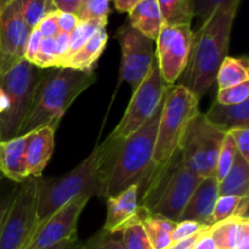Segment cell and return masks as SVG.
Masks as SVG:
<instances>
[{"instance_id": "681fc988", "label": "cell", "mask_w": 249, "mask_h": 249, "mask_svg": "<svg viewBox=\"0 0 249 249\" xmlns=\"http://www.w3.org/2000/svg\"><path fill=\"white\" fill-rule=\"evenodd\" d=\"M114 6L119 12H130L131 9L141 0H113Z\"/></svg>"}, {"instance_id": "f5cc1de1", "label": "cell", "mask_w": 249, "mask_h": 249, "mask_svg": "<svg viewBox=\"0 0 249 249\" xmlns=\"http://www.w3.org/2000/svg\"><path fill=\"white\" fill-rule=\"evenodd\" d=\"M84 1H87V0H84Z\"/></svg>"}, {"instance_id": "7402d4cb", "label": "cell", "mask_w": 249, "mask_h": 249, "mask_svg": "<svg viewBox=\"0 0 249 249\" xmlns=\"http://www.w3.org/2000/svg\"><path fill=\"white\" fill-rule=\"evenodd\" d=\"M219 196H249V162L238 152L232 167L219 182Z\"/></svg>"}, {"instance_id": "44dd1931", "label": "cell", "mask_w": 249, "mask_h": 249, "mask_svg": "<svg viewBox=\"0 0 249 249\" xmlns=\"http://www.w3.org/2000/svg\"><path fill=\"white\" fill-rule=\"evenodd\" d=\"M107 39H108V36H107L106 27L99 28L90 36L89 40L63 65V68H72V70L83 71V72L92 71L96 61L104 53Z\"/></svg>"}, {"instance_id": "d6986e66", "label": "cell", "mask_w": 249, "mask_h": 249, "mask_svg": "<svg viewBox=\"0 0 249 249\" xmlns=\"http://www.w3.org/2000/svg\"><path fill=\"white\" fill-rule=\"evenodd\" d=\"M204 116L226 133L232 129L249 128V100L238 105H221L214 101Z\"/></svg>"}, {"instance_id": "836d02e7", "label": "cell", "mask_w": 249, "mask_h": 249, "mask_svg": "<svg viewBox=\"0 0 249 249\" xmlns=\"http://www.w3.org/2000/svg\"><path fill=\"white\" fill-rule=\"evenodd\" d=\"M34 66L40 70L56 68L55 38H43L39 46V53Z\"/></svg>"}, {"instance_id": "74e56055", "label": "cell", "mask_w": 249, "mask_h": 249, "mask_svg": "<svg viewBox=\"0 0 249 249\" xmlns=\"http://www.w3.org/2000/svg\"><path fill=\"white\" fill-rule=\"evenodd\" d=\"M36 28L40 32L43 38H55L60 33V29H58L57 26V10L51 11L50 14L46 15L41 19L40 23L36 26Z\"/></svg>"}, {"instance_id": "4dcf8cb0", "label": "cell", "mask_w": 249, "mask_h": 249, "mask_svg": "<svg viewBox=\"0 0 249 249\" xmlns=\"http://www.w3.org/2000/svg\"><path fill=\"white\" fill-rule=\"evenodd\" d=\"M111 0H87L83 2L77 16L79 21H101L107 23Z\"/></svg>"}, {"instance_id": "7bdbcfd3", "label": "cell", "mask_w": 249, "mask_h": 249, "mask_svg": "<svg viewBox=\"0 0 249 249\" xmlns=\"http://www.w3.org/2000/svg\"><path fill=\"white\" fill-rule=\"evenodd\" d=\"M53 2L57 11L77 15L84 0H53Z\"/></svg>"}, {"instance_id": "7a4b0ae2", "label": "cell", "mask_w": 249, "mask_h": 249, "mask_svg": "<svg viewBox=\"0 0 249 249\" xmlns=\"http://www.w3.org/2000/svg\"><path fill=\"white\" fill-rule=\"evenodd\" d=\"M116 140L107 136L87 160L62 177L36 180V229L68 203L102 194L106 167Z\"/></svg>"}, {"instance_id": "ba28073f", "label": "cell", "mask_w": 249, "mask_h": 249, "mask_svg": "<svg viewBox=\"0 0 249 249\" xmlns=\"http://www.w3.org/2000/svg\"><path fill=\"white\" fill-rule=\"evenodd\" d=\"M225 134L198 112L187 125L179 146L184 164L198 177H213Z\"/></svg>"}, {"instance_id": "ee69618b", "label": "cell", "mask_w": 249, "mask_h": 249, "mask_svg": "<svg viewBox=\"0 0 249 249\" xmlns=\"http://www.w3.org/2000/svg\"><path fill=\"white\" fill-rule=\"evenodd\" d=\"M209 228H211V226L203 229V230H201L199 232L195 233V235L191 236V237H187L185 238V240L179 241V242H173L167 249H195V246H196L197 241H198L199 238H201L202 236L208 231Z\"/></svg>"}, {"instance_id": "b9f144b4", "label": "cell", "mask_w": 249, "mask_h": 249, "mask_svg": "<svg viewBox=\"0 0 249 249\" xmlns=\"http://www.w3.org/2000/svg\"><path fill=\"white\" fill-rule=\"evenodd\" d=\"M79 23V18L77 15L70 12L57 11V26L61 33L71 34V32Z\"/></svg>"}, {"instance_id": "8d00e7d4", "label": "cell", "mask_w": 249, "mask_h": 249, "mask_svg": "<svg viewBox=\"0 0 249 249\" xmlns=\"http://www.w3.org/2000/svg\"><path fill=\"white\" fill-rule=\"evenodd\" d=\"M228 133L232 136L237 152L249 162V128L232 129Z\"/></svg>"}, {"instance_id": "f546056e", "label": "cell", "mask_w": 249, "mask_h": 249, "mask_svg": "<svg viewBox=\"0 0 249 249\" xmlns=\"http://www.w3.org/2000/svg\"><path fill=\"white\" fill-rule=\"evenodd\" d=\"M236 152H237V150H236L232 136H231L230 133H226L223 143H221L220 152H219L218 156V162H216L215 174H214V177L216 178L219 182L225 178L230 168L232 167Z\"/></svg>"}, {"instance_id": "7dc6e473", "label": "cell", "mask_w": 249, "mask_h": 249, "mask_svg": "<svg viewBox=\"0 0 249 249\" xmlns=\"http://www.w3.org/2000/svg\"><path fill=\"white\" fill-rule=\"evenodd\" d=\"M211 229V228H209ZM209 229L198 241H197L196 246H195V249H218L216 248L215 242L212 238L211 233H209Z\"/></svg>"}, {"instance_id": "277c9868", "label": "cell", "mask_w": 249, "mask_h": 249, "mask_svg": "<svg viewBox=\"0 0 249 249\" xmlns=\"http://www.w3.org/2000/svg\"><path fill=\"white\" fill-rule=\"evenodd\" d=\"M202 178L190 170L178 151L168 162L153 165L138 186V208L145 213L179 221Z\"/></svg>"}, {"instance_id": "e0dca14e", "label": "cell", "mask_w": 249, "mask_h": 249, "mask_svg": "<svg viewBox=\"0 0 249 249\" xmlns=\"http://www.w3.org/2000/svg\"><path fill=\"white\" fill-rule=\"evenodd\" d=\"M29 134L0 142V173L11 181L22 184L29 178L26 152Z\"/></svg>"}, {"instance_id": "5bb4252c", "label": "cell", "mask_w": 249, "mask_h": 249, "mask_svg": "<svg viewBox=\"0 0 249 249\" xmlns=\"http://www.w3.org/2000/svg\"><path fill=\"white\" fill-rule=\"evenodd\" d=\"M89 199L90 197H80L56 212L36 229L26 249H48L77 235L78 220Z\"/></svg>"}, {"instance_id": "cb8c5ba5", "label": "cell", "mask_w": 249, "mask_h": 249, "mask_svg": "<svg viewBox=\"0 0 249 249\" xmlns=\"http://www.w3.org/2000/svg\"><path fill=\"white\" fill-rule=\"evenodd\" d=\"M163 26H191L195 17L194 0H156Z\"/></svg>"}, {"instance_id": "ac0fdd59", "label": "cell", "mask_w": 249, "mask_h": 249, "mask_svg": "<svg viewBox=\"0 0 249 249\" xmlns=\"http://www.w3.org/2000/svg\"><path fill=\"white\" fill-rule=\"evenodd\" d=\"M53 126H43L29 134L26 160L29 178H39L43 174L55 148Z\"/></svg>"}, {"instance_id": "7c38bea8", "label": "cell", "mask_w": 249, "mask_h": 249, "mask_svg": "<svg viewBox=\"0 0 249 249\" xmlns=\"http://www.w3.org/2000/svg\"><path fill=\"white\" fill-rule=\"evenodd\" d=\"M191 26H163L156 39V61L165 84L173 85L184 73L189 60Z\"/></svg>"}, {"instance_id": "d6a6232c", "label": "cell", "mask_w": 249, "mask_h": 249, "mask_svg": "<svg viewBox=\"0 0 249 249\" xmlns=\"http://www.w3.org/2000/svg\"><path fill=\"white\" fill-rule=\"evenodd\" d=\"M242 197L238 196H219L216 201L215 207H214L213 215H212V224L220 223L225 219L233 216L236 208L240 203Z\"/></svg>"}, {"instance_id": "3957f363", "label": "cell", "mask_w": 249, "mask_h": 249, "mask_svg": "<svg viewBox=\"0 0 249 249\" xmlns=\"http://www.w3.org/2000/svg\"><path fill=\"white\" fill-rule=\"evenodd\" d=\"M163 100L151 118L128 138L116 140L108 158L101 197L108 198L145 180L153 168L152 156Z\"/></svg>"}, {"instance_id": "bcb514c9", "label": "cell", "mask_w": 249, "mask_h": 249, "mask_svg": "<svg viewBox=\"0 0 249 249\" xmlns=\"http://www.w3.org/2000/svg\"><path fill=\"white\" fill-rule=\"evenodd\" d=\"M83 246H84V242L78 238V236H73V237L67 238L65 241H61V242L56 243L53 247L48 249H83Z\"/></svg>"}, {"instance_id": "603a6c76", "label": "cell", "mask_w": 249, "mask_h": 249, "mask_svg": "<svg viewBox=\"0 0 249 249\" xmlns=\"http://www.w3.org/2000/svg\"><path fill=\"white\" fill-rule=\"evenodd\" d=\"M138 218L142 223L153 249H167L172 245V233L177 225V221H173L164 216L145 213L139 211V208Z\"/></svg>"}, {"instance_id": "f1b7e54d", "label": "cell", "mask_w": 249, "mask_h": 249, "mask_svg": "<svg viewBox=\"0 0 249 249\" xmlns=\"http://www.w3.org/2000/svg\"><path fill=\"white\" fill-rule=\"evenodd\" d=\"M106 22L101 21H79L74 29L70 34V49H68V55L66 60L63 61L62 66L87 43L90 39V36L95 33L101 27H106Z\"/></svg>"}, {"instance_id": "ffe728a7", "label": "cell", "mask_w": 249, "mask_h": 249, "mask_svg": "<svg viewBox=\"0 0 249 249\" xmlns=\"http://www.w3.org/2000/svg\"><path fill=\"white\" fill-rule=\"evenodd\" d=\"M128 23L147 38L156 41L163 27L162 16L156 0H141L129 12Z\"/></svg>"}, {"instance_id": "4316f807", "label": "cell", "mask_w": 249, "mask_h": 249, "mask_svg": "<svg viewBox=\"0 0 249 249\" xmlns=\"http://www.w3.org/2000/svg\"><path fill=\"white\" fill-rule=\"evenodd\" d=\"M55 10L53 0H21L22 17L31 29L36 28L41 19Z\"/></svg>"}, {"instance_id": "ab89813d", "label": "cell", "mask_w": 249, "mask_h": 249, "mask_svg": "<svg viewBox=\"0 0 249 249\" xmlns=\"http://www.w3.org/2000/svg\"><path fill=\"white\" fill-rule=\"evenodd\" d=\"M41 39H43V36H41L40 32L38 31V28L32 29L31 34H29L28 41H27L26 53H24V60L28 61L29 63H32V65L36 63Z\"/></svg>"}, {"instance_id": "f35d334b", "label": "cell", "mask_w": 249, "mask_h": 249, "mask_svg": "<svg viewBox=\"0 0 249 249\" xmlns=\"http://www.w3.org/2000/svg\"><path fill=\"white\" fill-rule=\"evenodd\" d=\"M229 1H232V0H194L195 16H198L202 22H204L219 5Z\"/></svg>"}, {"instance_id": "f6af8a7d", "label": "cell", "mask_w": 249, "mask_h": 249, "mask_svg": "<svg viewBox=\"0 0 249 249\" xmlns=\"http://www.w3.org/2000/svg\"><path fill=\"white\" fill-rule=\"evenodd\" d=\"M16 189L11 190V191L7 192V194L0 195V229H1L2 223H4L5 220V216H6L7 212H9L10 209V206H11L12 199H14L15 194H16Z\"/></svg>"}, {"instance_id": "6da1fadb", "label": "cell", "mask_w": 249, "mask_h": 249, "mask_svg": "<svg viewBox=\"0 0 249 249\" xmlns=\"http://www.w3.org/2000/svg\"><path fill=\"white\" fill-rule=\"evenodd\" d=\"M242 0H232L216 7L196 33L180 85L201 101L215 83L224 58L228 56L231 31Z\"/></svg>"}, {"instance_id": "8992f818", "label": "cell", "mask_w": 249, "mask_h": 249, "mask_svg": "<svg viewBox=\"0 0 249 249\" xmlns=\"http://www.w3.org/2000/svg\"><path fill=\"white\" fill-rule=\"evenodd\" d=\"M43 71L22 60L0 75V142L19 135Z\"/></svg>"}, {"instance_id": "c3c4849f", "label": "cell", "mask_w": 249, "mask_h": 249, "mask_svg": "<svg viewBox=\"0 0 249 249\" xmlns=\"http://www.w3.org/2000/svg\"><path fill=\"white\" fill-rule=\"evenodd\" d=\"M248 203H249V196L242 197L240 203H238L237 208H236L235 213H233V218L248 219Z\"/></svg>"}, {"instance_id": "60d3db41", "label": "cell", "mask_w": 249, "mask_h": 249, "mask_svg": "<svg viewBox=\"0 0 249 249\" xmlns=\"http://www.w3.org/2000/svg\"><path fill=\"white\" fill-rule=\"evenodd\" d=\"M70 49V34L58 33L55 36V53H56V68L62 66L63 61L66 60Z\"/></svg>"}, {"instance_id": "2e32d148", "label": "cell", "mask_w": 249, "mask_h": 249, "mask_svg": "<svg viewBox=\"0 0 249 249\" xmlns=\"http://www.w3.org/2000/svg\"><path fill=\"white\" fill-rule=\"evenodd\" d=\"M138 218V186L131 185L118 195L107 198V216L102 231L118 233Z\"/></svg>"}, {"instance_id": "d590c367", "label": "cell", "mask_w": 249, "mask_h": 249, "mask_svg": "<svg viewBox=\"0 0 249 249\" xmlns=\"http://www.w3.org/2000/svg\"><path fill=\"white\" fill-rule=\"evenodd\" d=\"M208 228L207 225H203L201 223H197L194 220H180L177 221L174 230L172 233V243L179 242V241L185 240L187 237H191L195 233L199 232L203 229Z\"/></svg>"}, {"instance_id": "484cf974", "label": "cell", "mask_w": 249, "mask_h": 249, "mask_svg": "<svg viewBox=\"0 0 249 249\" xmlns=\"http://www.w3.org/2000/svg\"><path fill=\"white\" fill-rule=\"evenodd\" d=\"M243 220L248 219L231 218L216 223L211 226L209 233L215 242L218 249H236L238 240V230Z\"/></svg>"}, {"instance_id": "5b68a950", "label": "cell", "mask_w": 249, "mask_h": 249, "mask_svg": "<svg viewBox=\"0 0 249 249\" xmlns=\"http://www.w3.org/2000/svg\"><path fill=\"white\" fill-rule=\"evenodd\" d=\"M95 80L94 71L83 72L63 67L44 70L19 135L43 126L57 129L71 105Z\"/></svg>"}, {"instance_id": "52a82bcc", "label": "cell", "mask_w": 249, "mask_h": 249, "mask_svg": "<svg viewBox=\"0 0 249 249\" xmlns=\"http://www.w3.org/2000/svg\"><path fill=\"white\" fill-rule=\"evenodd\" d=\"M199 100L182 85H170L163 102L156 136L152 162L164 164L179 151L182 135L191 119L199 112Z\"/></svg>"}, {"instance_id": "1f68e13d", "label": "cell", "mask_w": 249, "mask_h": 249, "mask_svg": "<svg viewBox=\"0 0 249 249\" xmlns=\"http://www.w3.org/2000/svg\"><path fill=\"white\" fill-rule=\"evenodd\" d=\"M249 100V82L218 89L215 101L221 105H238Z\"/></svg>"}, {"instance_id": "9c48e42d", "label": "cell", "mask_w": 249, "mask_h": 249, "mask_svg": "<svg viewBox=\"0 0 249 249\" xmlns=\"http://www.w3.org/2000/svg\"><path fill=\"white\" fill-rule=\"evenodd\" d=\"M36 230V179L28 178L16 189L0 229V249H26Z\"/></svg>"}, {"instance_id": "83f0119b", "label": "cell", "mask_w": 249, "mask_h": 249, "mask_svg": "<svg viewBox=\"0 0 249 249\" xmlns=\"http://www.w3.org/2000/svg\"><path fill=\"white\" fill-rule=\"evenodd\" d=\"M119 235L123 249H153L140 219L128 224L122 229Z\"/></svg>"}, {"instance_id": "8fae6325", "label": "cell", "mask_w": 249, "mask_h": 249, "mask_svg": "<svg viewBox=\"0 0 249 249\" xmlns=\"http://www.w3.org/2000/svg\"><path fill=\"white\" fill-rule=\"evenodd\" d=\"M116 39L122 51L121 80L129 83L134 91L155 61V41L134 29L128 22L117 31Z\"/></svg>"}, {"instance_id": "30bf717a", "label": "cell", "mask_w": 249, "mask_h": 249, "mask_svg": "<svg viewBox=\"0 0 249 249\" xmlns=\"http://www.w3.org/2000/svg\"><path fill=\"white\" fill-rule=\"evenodd\" d=\"M169 87L160 77L155 58L145 79L133 91L125 113L116 129L108 135L109 138L121 140L135 133L155 113L160 102L164 100Z\"/></svg>"}, {"instance_id": "e575fe53", "label": "cell", "mask_w": 249, "mask_h": 249, "mask_svg": "<svg viewBox=\"0 0 249 249\" xmlns=\"http://www.w3.org/2000/svg\"><path fill=\"white\" fill-rule=\"evenodd\" d=\"M83 249H123L121 237L116 238L114 233L101 231L96 236L84 242Z\"/></svg>"}, {"instance_id": "9a60e30c", "label": "cell", "mask_w": 249, "mask_h": 249, "mask_svg": "<svg viewBox=\"0 0 249 249\" xmlns=\"http://www.w3.org/2000/svg\"><path fill=\"white\" fill-rule=\"evenodd\" d=\"M219 198V181L214 177L202 178L201 182L187 202L180 220H194L212 226V215Z\"/></svg>"}, {"instance_id": "f907efd6", "label": "cell", "mask_w": 249, "mask_h": 249, "mask_svg": "<svg viewBox=\"0 0 249 249\" xmlns=\"http://www.w3.org/2000/svg\"><path fill=\"white\" fill-rule=\"evenodd\" d=\"M11 1L12 0H0V11H1V10L4 9L7 4H10Z\"/></svg>"}, {"instance_id": "d4e9b609", "label": "cell", "mask_w": 249, "mask_h": 249, "mask_svg": "<svg viewBox=\"0 0 249 249\" xmlns=\"http://www.w3.org/2000/svg\"><path fill=\"white\" fill-rule=\"evenodd\" d=\"M215 82L218 83V89H225V88L249 82L247 58H236L226 56L219 67Z\"/></svg>"}, {"instance_id": "816d5d0a", "label": "cell", "mask_w": 249, "mask_h": 249, "mask_svg": "<svg viewBox=\"0 0 249 249\" xmlns=\"http://www.w3.org/2000/svg\"><path fill=\"white\" fill-rule=\"evenodd\" d=\"M2 178H4V177H2V174H1V173H0V181H1Z\"/></svg>"}, {"instance_id": "4fadbf2b", "label": "cell", "mask_w": 249, "mask_h": 249, "mask_svg": "<svg viewBox=\"0 0 249 249\" xmlns=\"http://www.w3.org/2000/svg\"><path fill=\"white\" fill-rule=\"evenodd\" d=\"M31 32L22 17L21 0H12L0 11V75L24 60Z\"/></svg>"}]
</instances>
